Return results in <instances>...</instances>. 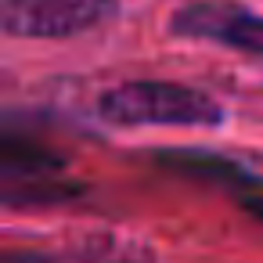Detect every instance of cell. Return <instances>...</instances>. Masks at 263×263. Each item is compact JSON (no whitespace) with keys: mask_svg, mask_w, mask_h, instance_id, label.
<instances>
[{"mask_svg":"<svg viewBox=\"0 0 263 263\" xmlns=\"http://www.w3.org/2000/svg\"><path fill=\"white\" fill-rule=\"evenodd\" d=\"M98 116L112 126H220L223 108L184 83L130 80L98 98Z\"/></svg>","mask_w":263,"mask_h":263,"instance_id":"1","label":"cell"},{"mask_svg":"<svg viewBox=\"0 0 263 263\" xmlns=\"http://www.w3.org/2000/svg\"><path fill=\"white\" fill-rule=\"evenodd\" d=\"M119 15V0H0L8 36L62 40L90 33Z\"/></svg>","mask_w":263,"mask_h":263,"instance_id":"2","label":"cell"},{"mask_svg":"<svg viewBox=\"0 0 263 263\" xmlns=\"http://www.w3.org/2000/svg\"><path fill=\"white\" fill-rule=\"evenodd\" d=\"M170 33L263 58V15H252L249 8L231 0H191L173 11Z\"/></svg>","mask_w":263,"mask_h":263,"instance_id":"3","label":"cell"},{"mask_svg":"<svg viewBox=\"0 0 263 263\" xmlns=\"http://www.w3.org/2000/svg\"><path fill=\"white\" fill-rule=\"evenodd\" d=\"M26 263H155L148 245L126 241V238H83L69 249L54 252H33Z\"/></svg>","mask_w":263,"mask_h":263,"instance_id":"4","label":"cell"}]
</instances>
